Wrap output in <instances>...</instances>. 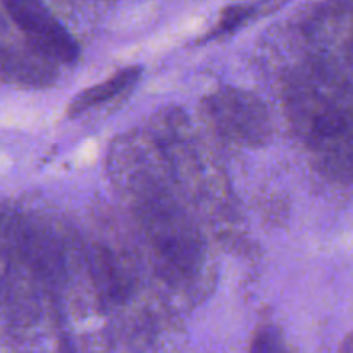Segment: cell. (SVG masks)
I'll return each instance as SVG.
<instances>
[{"instance_id":"cell-5","label":"cell","mask_w":353,"mask_h":353,"mask_svg":"<svg viewBox=\"0 0 353 353\" xmlns=\"http://www.w3.org/2000/svg\"><path fill=\"white\" fill-rule=\"evenodd\" d=\"M286 2L288 0H252V2H241L226 7L221 12L216 26L207 31L196 43H209V41L230 37V34L236 33L238 30L250 24L252 21H257L261 17L269 16L274 10H279Z\"/></svg>"},{"instance_id":"cell-3","label":"cell","mask_w":353,"mask_h":353,"mask_svg":"<svg viewBox=\"0 0 353 353\" xmlns=\"http://www.w3.org/2000/svg\"><path fill=\"white\" fill-rule=\"evenodd\" d=\"M10 17L28 34L34 47L64 62L78 59V43L69 31L52 16L41 0H3Z\"/></svg>"},{"instance_id":"cell-6","label":"cell","mask_w":353,"mask_h":353,"mask_svg":"<svg viewBox=\"0 0 353 353\" xmlns=\"http://www.w3.org/2000/svg\"><path fill=\"white\" fill-rule=\"evenodd\" d=\"M341 350H343V352H353V333L348 334L347 340L343 341V345H341Z\"/></svg>"},{"instance_id":"cell-2","label":"cell","mask_w":353,"mask_h":353,"mask_svg":"<svg viewBox=\"0 0 353 353\" xmlns=\"http://www.w3.org/2000/svg\"><path fill=\"white\" fill-rule=\"evenodd\" d=\"M209 110L231 138L243 143H261L269 134V117L257 97L240 90H221L210 97Z\"/></svg>"},{"instance_id":"cell-1","label":"cell","mask_w":353,"mask_h":353,"mask_svg":"<svg viewBox=\"0 0 353 353\" xmlns=\"http://www.w3.org/2000/svg\"><path fill=\"white\" fill-rule=\"evenodd\" d=\"M305 128L321 168L333 178L353 181V93L333 85L314 88Z\"/></svg>"},{"instance_id":"cell-4","label":"cell","mask_w":353,"mask_h":353,"mask_svg":"<svg viewBox=\"0 0 353 353\" xmlns=\"http://www.w3.org/2000/svg\"><path fill=\"white\" fill-rule=\"evenodd\" d=\"M141 71H143V69H141L140 65H130V68H124L121 69V71H117L116 74H112L110 78L103 79V81L83 90L81 93H78V95L69 102L68 117L72 119V117L81 116V114H85L86 110H90L92 107L100 105V103L103 102H109V100L119 97L121 93L133 88V86L137 85L138 79H140Z\"/></svg>"}]
</instances>
